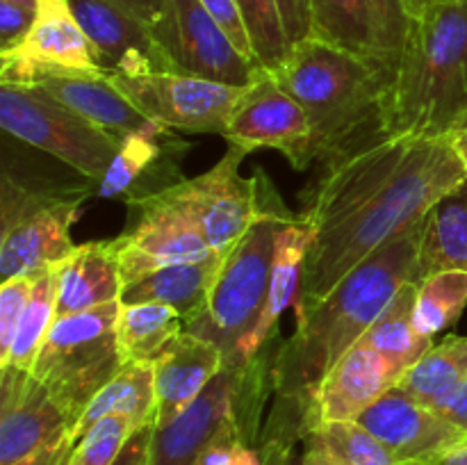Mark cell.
<instances>
[{"mask_svg":"<svg viewBox=\"0 0 467 465\" xmlns=\"http://www.w3.org/2000/svg\"><path fill=\"white\" fill-rule=\"evenodd\" d=\"M467 178L445 137H381L349 150L310 187L301 217L313 228L295 313L322 301Z\"/></svg>","mask_w":467,"mask_h":465,"instance_id":"cell-1","label":"cell"},{"mask_svg":"<svg viewBox=\"0 0 467 465\" xmlns=\"http://www.w3.org/2000/svg\"><path fill=\"white\" fill-rule=\"evenodd\" d=\"M422 223L381 246L322 301L296 315L295 333L274 354V408L260 433L263 454H295L306 429L317 422V390L328 369L358 345L401 285L418 283Z\"/></svg>","mask_w":467,"mask_h":465,"instance_id":"cell-2","label":"cell"},{"mask_svg":"<svg viewBox=\"0 0 467 465\" xmlns=\"http://www.w3.org/2000/svg\"><path fill=\"white\" fill-rule=\"evenodd\" d=\"M467 126V0L410 18L381 103V137H445Z\"/></svg>","mask_w":467,"mask_h":465,"instance_id":"cell-3","label":"cell"},{"mask_svg":"<svg viewBox=\"0 0 467 465\" xmlns=\"http://www.w3.org/2000/svg\"><path fill=\"white\" fill-rule=\"evenodd\" d=\"M269 73L308 114L313 164L327 167L381 140V103L390 76L358 55L308 36Z\"/></svg>","mask_w":467,"mask_h":465,"instance_id":"cell-4","label":"cell"},{"mask_svg":"<svg viewBox=\"0 0 467 465\" xmlns=\"http://www.w3.org/2000/svg\"><path fill=\"white\" fill-rule=\"evenodd\" d=\"M255 171L260 182L258 217L223 255L205 308L185 322V331L222 349L223 365L249 363V342L267 304L278 231L292 217L267 173L260 167Z\"/></svg>","mask_w":467,"mask_h":465,"instance_id":"cell-5","label":"cell"},{"mask_svg":"<svg viewBox=\"0 0 467 465\" xmlns=\"http://www.w3.org/2000/svg\"><path fill=\"white\" fill-rule=\"evenodd\" d=\"M269 345L244 365H223L203 392L164 427L153 429L146 465H196L203 451L226 433L258 445L263 408L274 395Z\"/></svg>","mask_w":467,"mask_h":465,"instance_id":"cell-6","label":"cell"},{"mask_svg":"<svg viewBox=\"0 0 467 465\" xmlns=\"http://www.w3.org/2000/svg\"><path fill=\"white\" fill-rule=\"evenodd\" d=\"M119 315L121 301H112L57 317L32 367L73 429L94 397L126 365L117 340Z\"/></svg>","mask_w":467,"mask_h":465,"instance_id":"cell-7","label":"cell"},{"mask_svg":"<svg viewBox=\"0 0 467 465\" xmlns=\"http://www.w3.org/2000/svg\"><path fill=\"white\" fill-rule=\"evenodd\" d=\"M0 126L9 137L99 185L121 150V140L80 117L36 85L0 82Z\"/></svg>","mask_w":467,"mask_h":465,"instance_id":"cell-8","label":"cell"},{"mask_svg":"<svg viewBox=\"0 0 467 465\" xmlns=\"http://www.w3.org/2000/svg\"><path fill=\"white\" fill-rule=\"evenodd\" d=\"M80 196H59L30 190L7 171L0 190V276L3 281L23 274H39L71 258L76 244L71 223L76 222Z\"/></svg>","mask_w":467,"mask_h":465,"instance_id":"cell-9","label":"cell"},{"mask_svg":"<svg viewBox=\"0 0 467 465\" xmlns=\"http://www.w3.org/2000/svg\"><path fill=\"white\" fill-rule=\"evenodd\" d=\"M128 208L132 210L130 223L117 240H109L123 285L167 264L190 263L214 253L171 187L135 201Z\"/></svg>","mask_w":467,"mask_h":465,"instance_id":"cell-10","label":"cell"},{"mask_svg":"<svg viewBox=\"0 0 467 465\" xmlns=\"http://www.w3.org/2000/svg\"><path fill=\"white\" fill-rule=\"evenodd\" d=\"M109 80L150 121L173 130L222 137L242 91V87L171 71L109 76Z\"/></svg>","mask_w":467,"mask_h":465,"instance_id":"cell-11","label":"cell"},{"mask_svg":"<svg viewBox=\"0 0 467 465\" xmlns=\"http://www.w3.org/2000/svg\"><path fill=\"white\" fill-rule=\"evenodd\" d=\"M244 155V149L228 144L223 158L213 169L171 187L214 253L226 255L258 217V171L251 178L240 176Z\"/></svg>","mask_w":467,"mask_h":465,"instance_id":"cell-12","label":"cell"},{"mask_svg":"<svg viewBox=\"0 0 467 465\" xmlns=\"http://www.w3.org/2000/svg\"><path fill=\"white\" fill-rule=\"evenodd\" d=\"M173 73L246 87L263 68L237 50L231 36L201 0H169L162 21L153 27Z\"/></svg>","mask_w":467,"mask_h":465,"instance_id":"cell-13","label":"cell"},{"mask_svg":"<svg viewBox=\"0 0 467 465\" xmlns=\"http://www.w3.org/2000/svg\"><path fill=\"white\" fill-rule=\"evenodd\" d=\"M223 140L246 153L255 149L281 150L299 171L313 167L308 114L265 68L251 85L242 87Z\"/></svg>","mask_w":467,"mask_h":465,"instance_id":"cell-14","label":"cell"},{"mask_svg":"<svg viewBox=\"0 0 467 465\" xmlns=\"http://www.w3.org/2000/svg\"><path fill=\"white\" fill-rule=\"evenodd\" d=\"M0 82L41 87L59 103L71 108L80 117L89 119L91 123L108 130L109 135L119 137L121 141L126 137L137 135V132H146L160 126V123L144 117L103 73L41 67V64L3 57Z\"/></svg>","mask_w":467,"mask_h":465,"instance_id":"cell-15","label":"cell"},{"mask_svg":"<svg viewBox=\"0 0 467 465\" xmlns=\"http://www.w3.org/2000/svg\"><path fill=\"white\" fill-rule=\"evenodd\" d=\"M73 427L44 383L26 369L0 372V465H14L71 436Z\"/></svg>","mask_w":467,"mask_h":465,"instance_id":"cell-16","label":"cell"},{"mask_svg":"<svg viewBox=\"0 0 467 465\" xmlns=\"http://www.w3.org/2000/svg\"><path fill=\"white\" fill-rule=\"evenodd\" d=\"M356 422L372 431L401 465H433L467 445V433L397 386L374 401Z\"/></svg>","mask_w":467,"mask_h":465,"instance_id":"cell-17","label":"cell"},{"mask_svg":"<svg viewBox=\"0 0 467 465\" xmlns=\"http://www.w3.org/2000/svg\"><path fill=\"white\" fill-rule=\"evenodd\" d=\"M71 7L89 39L96 64L108 78L153 71L173 73L153 27L112 0H71Z\"/></svg>","mask_w":467,"mask_h":465,"instance_id":"cell-18","label":"cell"},{"mask_svg":"<svg viewBox=\"0 0 467 465\" xmlns=\"http://www.w3.org/2000/svg\"><path fill=\"white\" fill-rule=\"evenodd\" d=\"M182 150V141L171 135V128L164 126L126 137L109 171L96 185V194L100 199H121L130 205L169 190L185 181L178 164Z\"/></svg>","mask_w":467,"mask_h":465,"instance_id":"cell-19","label":"cell"},{"mask_svg":"<svg viewBox=\"0 0 467 465\" xmlns=\"http://www.w3.org/2000/svg\"><path fill=\"white\" fill-rule=\"evenodd\" d=\"M401 377L395 365L358 342L324 377L317 390V422L358 419Z\"/></svg>","mask_w":467,"mask_h":465,"instance_id":"cell-20","label":"cell"},{"mask_svg":"<svg viewBox=\"0 0 467 465\" xmlns=\"http://www.w3.org/2000/svg\"><path fill=\"white\" fill-rule=\"evenodd\" d=\"M223 354L210 340L182 331L153 363L158 392V422L164 427L182 413L222 372Z\"/></svg>","mask_w":467,"mask_h":465,"instance_id":"cell-21","label":"cell"},{"mask_svg":"<svg viewBox=\"0 0 467 465\" xmlns=\"http://www.w3.org/2000/svg\"><path fill=\"white\" fill-rule=\"evenodd\" d=\"M3 57L41 64V67L103 73L96 64L89 39L73 12L71 0H39L36 18L23 44L16 46L12 53H5Z\"/></svg>","mask_w":467,"mask_h":465,"instance_id":"cell-22","label":"cell"},{"mask_svg":"<svg viewBox=\"0 0 467 465\" xmlns=\"http://www.w3.org/2000/svg\"><path fill=\"white\" fill-rule=\"evenodd\" d=\"M123 281L112 242H87L57 264L55 319L121 301Z\"/></svg>","mask_w":467,"mask_h":465,"instance_id":"cell-23","label":"cell"},{"mask_svg":"<svg viewBox=\"0 0 467 465\" xmlns=\"http://www.w3.org/2000/svg\"><path fill=\"white\" fill-rule=\"evenodd\" d=\"M223 255L210 253L208 258L190 260L160 267L140 281L123 285L121 304H164L182 315L185 322L194 319L208 304L214 278L222 269Z\"/></svg>","mask_w":467,"mask_h":465,"instance_id":"cell-24","label":"cell"},{"mask_svg":"<svg viewBox=\"0 0 467 465\" xmlns=\"http://www.w3.org/2000/svg\"><path fill=\"white\" fill-rule=\"evenodd\" d=\"M313 244V228L304 217L285 219L278 231L276 255H274L272 281H269L267 304H265L260 322L255 326L254 337L249 342V360L258 356L265 346L274 345V336L278 331L281 315L296 304L301 285V274H304L306 255Z\"/></svg>","mask_w":467,"mask_h":465,"instance_id":"cell-25","label":"cell"},{"mask_svg":"<svg viewBox=\"0 0 467 465\" xmlns=\"http://www.w3.org/2000/svg\"><path fill=\"white\" fill-rule=\"evenodd\" d=\"M441 272H467V178L427 212L418 251V283Z\"/></svg>","mask_w":467,"mask_h":465,"instance_id":"cell-26","label":"cell"},{"mask_svg":"<svg viewBox=\"0 0 467 465\" xmlns=\"http://www.w3.org/2000/svg\"><path fill=\"white\" fill-rule=\"evenodd\" d=\"M310 36L358 55L392 76L368 0H310Z\"/></svg>","mask_w":467,"mask_h":465,"instance_id":"cell-27","label":"cell"},{"mask_svg":"<svg viewBox=\"0 0 467 465\" xmlns=\"http://www.w3.org/2000/svg\"><path fill=\"white\" fill-rule=\"evenodd\" d=\"M109 415L130 418L137 427L158 422V392H155V372L150 363H126L117 377L94 397L80 422L73 429V440H80L99 419Z\"/></svg>","mask_w":467,"mask_h":465,"instance_id":"cell-28","label":"cell"},{"mask_svg":"<svg viewBox=\"0 0 467 465\" xmlns=\"http://www.w3.org/2000/svg\"><path fill=\"white\" fill-rule=\"evenodd\" d=\"M415 304H418V283H406L388 301L368 333L360 337L365 346L381 354L400 372L418 363L433 346L431 337L422 336L415 326Z\"/></svg>","mask_w":467,"mask_h":465,"instance_id":"cell-29","label":"cell"},{"mask_svg":"<svg viewBox=\"0 0 467 465\" xmlns=\"http://www.w3.org/2000/svg\"><path fill=\"white\" fill-rule=\"evenodd\" d=\"M299 456L322 465H401L390 450L356 419L315 422L301 438Z\"/></svg>","mask_w":467,"mask_h":465,"instance_id":"cell-30","label":"cell"},{"mask_svg":"<svg viewBox=\"0 0 467 465\" xmlns=\"http://www.w3.org/2000/svg\"><path fill=\"white\" fill-rule=\"evenodd\" d=\"M463 383H467V336H447L404 369L395 386L418 404L433 408Z\"/></svg>","mask_w":467,"mask_h":465,"instance_id":"cell-31","label":"cell"},{"mask_svg":"<svg viewBox=\"0 0 467 465\" xmlns=\"http://www.w3.org/2000/svg\"><path fill=\"white\" fill-rule=\"evenodd\" d=\"M185 331V319L164 304H121L117 324L119 349L126 363H150L160 358L173 337Z\"/></svg>","mask_w":467,"mask_h":465,"instance_id":"cell-32","label":"cell"},{"mask_svg":"<svg viewBox=\"0 0 467 465\" xmlns=\"http://www.w3.org/2000/svg\"><path fill=\"white\" fill-rule=\"evenodd\" d=\"M55 304H57V267H50L35 276L30 299H27L23 317L18 322L12 351L0 367L12 365V367L32 372L46 336L55 322Z\"/></svg>","mask_w":467,"mask_h":465,"instance_id":"cell-33","label":"cell"},{"mask_svg":"<svg viewBox=\"0 0 467 465\" xmlns=\"http://www.w3.org/2000/svg\"><path fill=\"white\" fill-rule=\"evenodd\" d=\"M467 308V272H441L418 283L415 326L436 340L438 333L456 324Z\"/></svg>","mask_w":467,"mask_h":465,"instance_id":"cell-34","label":"cell"},{"mask_svg":"<svg viewBox=\"0 0 467 465\" xmlns=\"http://www.w3.org/2000/svg\"><path fill=\"white\" fill-rule=\"evenodd\" d=\"M255 64L265 71H274L285 62L292 46L287 41L278 0H237Z\"/></svg>","mask_w":467,"mask_h":465,"instance_id":"cell-35","label":"cell"},{"mask_svg":"<svg viewBox=\"0 0 467 465\" xmlns=\"http://www.w3.org/2000/svg\"><path fill=\"white\" fill-rule=\"evenodd\" d=\"M135 429L140 427L123 415H109V418L99 419L76 442L67 465H112Z\"/></svg>","mask_w":467,"mask_h":465,"instance_id":"cell-36","label":"cell"},{"mask_svg":"<svg viewBox=\"0 0 467 465\" xmlns=\"http://www.w3.org/2000/svg\"><path fill=\"white\" fill-rule=\"evenodd\" d=\"M35 276L36 274H23V276L7 278L0 285V365L7 360L9 351H12L18 322H21L23 310L30 299Z\"/></svg>","mask_w":467,"mask_h":465,"instance_id":"cell-37","label":"cell"},{"mask_svg":"<svg viewBox=\"0 0 467 465\" xmlns=\"http://www.w3.org/2000/svg\"><path fill=\"white\" fill-rule=\"evenodd\" d=\"M372 9L374 26H377L379 41L386 53L390 71L395 73L397 62H400L401 48H404L406 32H409V14H406L404 0H368Z\"/></svg>","mask_w":467,"mask_h":465,"instance_id":"cell-38","label":"cell"},{"mask_svg":"<svg viewBox=\"0 0 467 465\" xmlns=\"http://www.w3.org/2000/svg\"><path fill=\"white\" fill-rule=\"evenodd\" d=\"M199 465H265V459L258 445H251L233 431L210 445L199 459Z\"/></svg>","mask_w":467,"mask_h":465,"instance_id":"cell-39","label":"cell"},{"mask_svg":"<svg viewBox=\"0 0 467 465\" xmlns=\"http://www.w3.org/2000/svg\"><path fill=\"white\" fill-rule=\"evenodd\" d=\"M201 5H203V7L208 9L210 16L222 26V30L231 36V41L237 46V50H240L244 57H249L251 62H255L249 35H246L240 7H237V0H201Z\"/></svg>","mask_w":467,"mask_h":465,"instance_id":"cell-40","label":"cell"},{"mask_svg":"<svg viewBox=\"0 0 467 465\" xmlns=\"http://www.w3.org/2000/svg\"><path fill=\"white\" fill-rule=\"evenodd\" d=\"M290 46L310 36V0H278Z\"/></svg>","mask_w":467,"mask_h":465,"instance_id":"cell-41","label":"cell"},{"mask_svg":"<svg viewBox=\"0 0 467 465\" xmlns=\"http://www.w3.org/2000/svg\"><path fill=\"white\" fill-rule=\"evenodd\" d=\"M153 424H146L132 431V436L128 438V442L123 445L121 454L114 460L112 465H146L149 460V450H150V438H153Z\"/></svg>","mask_w":467,"mask_h":465,"instance_id":"cell-42","label":"cell"},{"mask_svg":"<svg viewBox=\"0 0 467 465\" xmlns=\"http://www.w3.org/2000/svg\"><path fill=\"white\" fill-rule=\"evenodd\" d=\"M431 410L450 424H454L456 429L467 433V383H463L456 392H451L450 397L438 401Z\"/></svg>","mask_w":467,"mask_h":465,"instance_id":"cell-43","label":"cell"},{"mask_svg":"<svg viewBox=\"0 0 467 465\" xmlns=\"http://www.w3.org/2000/svg\"><path fill=\"white\" fill-rule=\"evenodd\" d=\"M73 447H76V440H73V436H67L64 440L53 442V445L35 451V454H30L27 459L18 460L14 465H67L68 459H71Z\"/></svg>","mask_w":467,"mask_h":465,"instance_id":"cell-44","label":"cell"},{"mask_svg":"<svg viewBox=\"0 0 467 465\" xmlns=\"http://www.w3.org/2000/svg\"><path fill=\"white\" fill-rule=\"evenodd\" d=\"M112 3L119 5L121 9H126L128 14L137 16L140 21H144L146 26L155 27L162 21L169 0H112Z\"/></svg>","mask_w":467,"mask_h":465,"instance_id":"cell-45","label":"cell"},{"mask_svg":"<svg viewBox=\"0 0 467 465\" xmlns=\"http://www.w3.org/2000/svg\"><path fill=\"white\" fill-rule=\"evenodd\" d=\"M433 465H467V445L450 451V454H445L442 459H438Z\"/></svg>","mask_w":467,"mask_h":465,"instance_id":"cell-46","label":"cell"},{"mask_svg":"<svg viewBox=\"0 0 467 465\" xmlns=\"http://www.w3.org/2000/svg\"><path fill=\"white\" fill-rule=\"evenodd\" d=\"M451 144H454L456 153H459V158L463 160V164L467 167V126L459 128V130L451 135Z\"/></svg>","mask_w":467,"mask_h":465,"instance_id":"cell-47","label":"cell"},{"mask_svg":"<svg viewBox=\"0 0 467 465\" xmlns=\"http://www.w3.org/2000/svg\"><path fill=\"white\" fill-rule=\"evenodd\" d=\"M433 3H436V0H404V7H406V14H409V18H415L420 16L424 9L431 7Z\"/></svg>","mask_w":467,"mask_h":465,"instance_id":"cell-48","label":"cell"},{"mask_svg":"<svg viewBox=\"0 0 467 465\" xmlns=\"http://www.w3.org/2000/svg\"><path fill=\"white\" fill-rule=\"evenodd\" d=\"M269 465H322V463H315V460H308L304 459V456H299V459H285V460H278V463H269Z\"/></svg>","mask_w":467,"mask_h":465,"instance_id":"cell-49","label":"cell"},{"mask_svg":"<svg viewBox=\"0 0 467 465\" xmlns=\"http://www.w3.org/2000/svg\"><path fill=\"white\" fill-rule=\"evenodd\" d=\"M196 465H199V463H196Z\"/></svg>","mask_w":467,"mask_h":465,"instance_id":"cell-50","label":"cell"}]
</instances>
